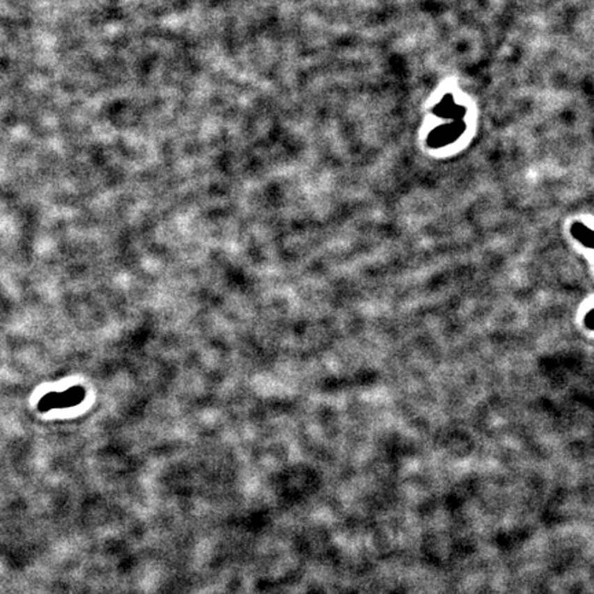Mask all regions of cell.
I'll return each mask as SVG.
<instances>
[{
  "label": "cell",
  "mask_w": 594,
  "mask_h": 594,
  "mask_svg": "<svg viewBox=\"0 0 594 594\" xmlns=\"http://www.w3.org/2000/svg\"><path fill=\"white\" fill-rule=\"evenodd\" d=\"M572 234L585 247H591V243H592V230L589 227H586L582 223H575L572 226Z\"/></svg>",
  "instance_id": "cell-2"
},
{
  "label": "cell",
  "mask_w": 594,
  "mask_h": 594,
  "mask_svg": "<svg viewBox=\"0 0 594 594\" xmlns=\"http://www.w3.org/2000/svg\"><path fill=\"white\" fill-rule=\"evenodd\" d=\"M83 396H84V393H83L82 388H72V390L65 391V393H52V394L45 396L40 400L39 409L47 411L50 409L69 407V406L80 403Z\"/></svg>",
  "instance_id": "cell-1"
}]
</instances>
